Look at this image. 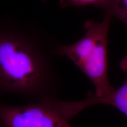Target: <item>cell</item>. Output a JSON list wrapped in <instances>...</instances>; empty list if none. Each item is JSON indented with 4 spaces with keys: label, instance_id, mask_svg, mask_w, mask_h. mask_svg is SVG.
Instances as JSON below:
<instances>
[{
    "label": "cell",
    "instance_id": "1",
    "mask_svg": "<svg viewBox=\"0 0 127 127\" xmlns=\"http://www.w3.org/2000/svg\"><path fill=\"white\" fill-rule=\"evenodd\" d=\"M58 45L37 25L0 19V99L6 94L28 102L57 98L62 85L54 64Z\"/></svg>",
    "mask_w": 127,
    "mask_h": 127
},
{
    "label": "cell",
    "instance_id": "2",
    "mask_svg": "<svg viewBox=\"0 0 127 127\" xmlns=\"http://www.w3.org/2000/svg\"><path fill=\"white\" fill-rule=\"evenodd\" d=\"M112 18L105 15L100 22L87 20L84 23L85 34L71 45H59L58 56L70 60L88 78L95 88L94 94L102 95L113 91L108 71L109 30Z\"/></svg>",
    "mask_w": 127,
    "mask_h": 127
},
{
    "label": "cell",
    "instance_id": "3",
    "mask_svg": "<svg viewBox=\"0 0 127 127\" xmlns=\"http://www.w3.org/2000/svg\"><path fill=\"white\" fill-rule=\"evenodd\" d=\"M58 98L10 105L0 99V127H72Z\"/></svg>",
    "mask_w": 127,
    "mask_h": 127
},
{
    "label": "cell",
    "instance_id": "4",
    "mask_svg": "<svg viewBox=\"0 0 127 127\" xmlns=\"http://www.w3.org/2000/svg\"><path fill=\"white\" fill-rule=\"evenodd\" d=\"M120 67L126 75L125 81L118 89L102 95L88 92L85 99L77 101H64V108L71 120L84 109L95 105H107L116 108L127 117V55L120 63Z\"/></svg>",
    "mask_w": 127,
    "mask_h": 127
},
{
    "label": "cell",
    "instance_id": "5",
    "mask_svg": "<svg viewBox=\"0 0 127 127\" xmlns=\"http://www.w3.org/2000/svg\"><path fill=\"white\" fill-rule=\"evenodd\" d=\"M100 9L105 15L118 19L127 26V0H107Z\"/></svg>",
    "mask_w": 127,
    "mask_h": 127
},
{
    "label": "cell",
    "instance_id": "6",
    "mask_svg": "<svg viewBox=\"0 0 127 127\" xmlns=\"http://www.w3.org/2000/svg\"><path fill=\"white\" fill-rule=\"evenodd\" d=\"M107 0H60L58 5L61 8L73 7H85L87 5H94L100 8Z\"/></svg>",
    "mask_w": 127,
    "mask_h": 127
}]
</instances>
